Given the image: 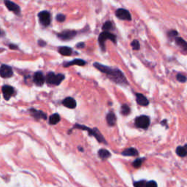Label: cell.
Masks as SVG:
<instances>
[{
	"mask_svg": "<svg viewBox=\"0 0 187 187\" xmlns=\"http://www.w3.org/2000/svg\"><path fill=\"white\" fill-rule=\"evenodd\" d=\"M76 35V32L73 30H66L58 35V37L62 40H68L73 39Z\"/></svg>",
	"mask_w": 187,
	"mask_h": 187,
	"instance_id": "9",
	"label": "cell"
},
{
	"mask_svg": "<svg viewBox=\"0 0 187 187\" xmlns=\"http://www.w3.org/2000/svg\"><path fill=\"white\" fill-rule=\"evenodd\" d=\"M136 101L140 105L142 106H147L149 104V102L147 99L146 97L142 94H136Z\"/></svg>",
	"mask_w": 187,
	"mask_h": 187,
	"instance_id": "14",
	"label": "cell"
},
{
	"mask_svg": "<svg viewBox=\"0 0 187 187\" xmlns=\"http://www.w3.org/2000/svg\"><path fill=\"white\" fill-rule=\"evenodd\" d=\"M63 104L68 108L73 109L76 107V101L72 97H67L63 101Z\"/></svg>",
	"mask_w": 187,
	"mask_h": 187,
	"instance_id": "13",
	"label": "cell"
},
{
	"mask_svg": "<svg viewBox=\"0 0 187 187\" xmlns=\"http://www.w3.org/2000/svg\"><path fill=\"white\" fill-rule=\"evenodd\" d=\"M143 159H137L133 163H132V165L135 168H139L143 164Z\"/></svg>",
	"mask_w": 187,
	"mask_h": 187,
	"instance_id": "26",
	"label": "cell"
},
{
	"mask_svg": "<svg viewBox=\"0 0 187 187\" xmlns=\"http://www.w3.org/2000/svg\"><path fill=\"white\" fill-rule=\"evenodd\" d=\"M65 18H66L65 16H64V15H63V14H59L58 16H56L57 20H58V21H59V22H63L64 20H65Z\"/></svg>",
	"mask_w": 187,
	"mask_h": 187,
	"instance_id": "31",
	"label": "cell"
},
{
	"mask_svg": "<svg viewBox=\"0 0 187 187\" xmlns=\"http://www.w3.org/2000/svg\"><path fill=\"white\" fill-rule=\"evenodd\" d=\"M177 80H179V81L181 82V83H185L187 80V78L186 76H183V75L181 74H179L177 75Z\"/></svg>",
	"mask_w": 187,
	"mask_h": 187,
	"instance_id": "28",
	"label": "cell"
},
{
	"mask_svg": "<svg viewBox=\"0 0 187 187\" xmlns=\"http://www.w3.org/2000/svg\"><path fill=\"white\" fill-rule=\"evenodd\" d=\"M177 35L178 32L175 30H172L168 32V37H176Z\"/></svg>",
	"mask_w": 187,
	"mask_h": 187,
	"instance_id": "32",
	"label": "cell"
},
{
	"mask_svg": "<svg viewBox=\"0 0 187 187\" xmlns=\"http://www.w3.org/2000/svg\"><path fill=\"white\" fill-rule=\"evenodd\" d=\"M98 154L99 157L102 159H106L109 158V157H110V153L106 149H100L99 151Z\"/></svg>",
	"mask_w": 187,
	"mask_h": 187,
	"instance_id": "22",
	"label": "cell"
},
{
	"mask_svg": "<svg viewBox=\"0 0 187 187\" xmlns=\"http://www.w3.org/2000/svg\"><path fill=\"white\" fill-rule=\"evenodd\" d=\"M145 187H157V184L154 181H151L146 183Z\"/></svg>",
	"mask_w": 187,
	"mask_h": 187,
	"instance_id": "30",
	"label": "cell"
},
{
	"mask_svg": "<svg viewBox=\"0 0 187 187\" xmlns=\"http://www.w3.org/2000/svg\"><path fill=\"white\" fill-rule=\"evenodd\" d=\"M121 113L123 115V116H127L130 113V108L127 104H123L121 107Z\"/></svg>",
	"mask_w": 187,
	"mask_h": 187,
	"instance_id": "24",
	"label": "cell"
},
{
	"mask_svg": "<svg viewBox=\"0 0 187 187\" xmlns=\"http://www.w3.org/2000/svg\"><path fill=\"white\" fill-rule=\"evenodd\" d=\"M122 155L127 156V157H135L138 155V151L134 148H129L126 149L122 152Z\"/></svg>",
	"mask_w": 187,
	"mask_h": 187,
	"instance_id": "16",
	"label": "cell"
},
{
	"mask_svg": "<svg viewBox=\"0 0 187 187\" xmlns=\"http://www.w3.org/2000/svg\"><path fill=\"white\" fill-rule=\"evenodd\" d=\"M176 154L181 157H186L187 155V145L184 146H179L176 148Z\"/></svg>",
	"mask_w": 187,
	"mask_h": 187,
	"instance_id": "18",
	"label": "cell"
},
{
	"mask_svg": "<svg viewBox=\"0 0 187 187\" xmlns=\"http://www.w3.org/2000/svg\"><path fill=\"white\" fill-rule=\"evenodd\" d=\"M78 149H79V150H80V151H83V148H80V147H78Z\"/></svg>",
	"mask_w": 187,
	"mask_h": 187,
	"instance_id": "36",
	"label": "cell"
},
{
	"mask_svg": "<svg viewBox=\"0 0 187 187\" xmlns=\"http://www.w3.org/2000/svg\"><path fill=\"white\" fill-rule=\"evenodd\" d=\"M113 28V26H112V23L110 21H107L105 22L104 25L102 26V29L104 31V32H108V31H110V29H112Z\"/></svg>",
	"mask_w": 187,
	"mask_h": 187,
	"instance_id": "25",
	"label": "cell"
},
{
	"mask_svg": "<svg viewBox=\"0 0 187 187\" xmlns=\"http://www.w3.org/2000/svg\"><path fill=\"white\" fill-rule=\"evenodd\" d=\"M110 40L113 42L116 43V37L115 35L110 33V32H103L99 36V43L100 47H101L102 50L103 51H105V45H104V42H105L106 40Z\"/></svg>",
	"mask_w": 187,
	"mask_h": 187,
	"instance_id": "3",
	"label": "cell"
},
{
	"mask_svg": "<svg viewBox=\"0 0 187 187\" xmlns=\"http://www.w3.org/2000/svg\"><path fill=\"white\" fill-rule=\"evenodd\" d=\"M42 40H40V41H39V45H42V46H44V45H46V43H45V42H42Z\"/></svg>",
	"mask_w": 187,
	"mask_h": 187,
	"instance_id": "35",
	"label": "cell"
},
{
	"mask_svg": "<svg viewBox=\"0 0 187 187\" xmlns=\"http://www.w3.org/2000/svg\"><path fill=\"white\" fill-rule=\"evenodd\" d=\"M150 119L146 116H140L135 119V125L142 129H147L149 126Z\"/></svg>",
	"mask_w": 187,
	"mask_h": 187,
	"instance_id": "5",
	"label": "cell"
},
{
	"mask_svg": "<svg viewBox=\"0 0 187 187\" xmlns=\"http://www.w3.org/2000/svg\"><path fill=\"white\" fill-rule=\"evenodd\" d=\"M60 121V116L57 113H54V114L51 115L50 116V119H49V122L51 124H56L57 123Z\"/></svg>",
	"mask_w": 187,
	"mask_h": 187,
	"instance_id": "23",
	"label": "cell"
},
{
	"mask_svg": "<svg viewBox=\"0 0 187 187\" xmlns=\"http://www.w3.org/2000/svg\"><path fill=\"white\" fill-rule=\"evenodd\" d=\"M4 4H5L6 7H7L8 10L14 12L16 14H19V13H20V7H19V6L18 5V4H16V3L10 1H4Z\"/></svg>",
	"mask_w": 187,
	"mask_h": 187,
	"instance_id": "12",
	"label": "cell"
},
{
	"mask_svg": "<svg viewBox=\"0 0 187 187\" xmlns=\"http://www.w3.org/2000/svg\"><path fill=\"white\" fill-rule=\"evenodd\" d=\"M94 67L98 69L100 72L104 73L107 76V77L111 80L114 81L115 83L120 84L121 86H126L127 85V80L125 78L121 70L117 69H112L110 67L104 66L103 64H99V63H94Z\"/></svg>",
	"mask_w": 187,
	"mask_h": 187,
	"instance_id": "1",
	"label": "cell"
},
{
	"mask_svg": "<svg viewBox=\"0 0 187 187\" xmlns=\"http://www.w3.org/2000/svg\"><path fill=\"white\" fill-rule=\"evenodd\" d=\"M86 64V61H83L82 59H75L73 61H70V62H67V64H64V67H69V66L71 65H79V66H83Z\"/></svg>",
	"mask_w": 187,
	"mask_h": 187,
	"instance_id": "19",
	"label": "cell"
},
{
	"mask_svg": "<svg viewBox=\"0 0 187 187\" xmlns=\"http://www.w3.org/2000/svg\"><path fill=\"white\" fill-rule=\"evenodd\" d=\"M145 184H146V182L145 181H140L135 182L134 186L135 187H145Z\"/></svg>",
	"mask_w": 187,
	"mask_h": 187,
	"instance_id": "29",
	"label": "cell"
},
{
	"mask_svg": "<svg viewBox=\"0 0 187 187\" xmlns=\"http://www.w3.org/2000/svg\"><path fill=\"white\" fill-rule=\"evenodd\" d=\"M30 112L32 114V116L35 118H37V119H47L46 114L44 113L42 111H40V110H35V109H31Z\"/></svg>",
	"mask_w": 187,
	"mask_h": 187,
	"instance_id": "15",
	"label": "cell"
},
{
	"mask_svg": "<svg viewBox=\"0 0 187 187\" xmlns=\"http://www.w3.org/2000/svg\"><path fill=\"white\" fill-rule=\"evenodd\" d=\"M13 74V70L11 67L6 64H3L0 67V76L4 78H10Z\"/></svg>",
	"mask_w": 187,
	"mask_h": 187,
	"instance_id": "8",
	"label": "cell"
},
{
	"mask_svg": "<svg viewBox=\"0 0 187 187\" xmlns=\"http://www.w3.org/2000/svg\"><path fill=\"white\" fill-rule=\"evenodd\" d=\"M10 48H11V49H17L18 47L16 46V45H10Z\"/></svg>",
	"mask_w": 187,
	"mask_h": 187,
	"instance_id": "34",
	"label": "cell"
},
{
	"mask_svg": "<svg viewBox=\"0 0 187 187\" xmlns=\"http://www.w3.org/2000/svg\"><path fill=\"white\" fill-rule=\"evenodd\" d=\"M59 51L60 54L63 56H70L72 54V49L69 47L67 46H64V47H61V48L59 49Z\"/></svg>",
	"mask_w": 187,
	"mask_h": 187,
	"instance_id": "21",
	"label": "cell"
},
{
	"mask_svg": "<svg viewBox=\"0 0 187 187\" xmlns=\"http://www.w3.org/2000/svg\"><path fill=\"white\" fill-rule=\"evenodd\" d=\"M1 90H2L4 98L6 100H8L13 96V94H14V89L10 86H4L2 89H1Z\"/></svg>",
	"mask_w": 187,
	"mask_h": 187,
	"instance_id": "10",
	"label": "cell"
},
{
	"mask_svg": "<svg viewBox=\"0 0 187 187\" xmlns=\"http://www.w3.org/2000/svg\"><path fill=\"white\" fill-rule=\"evenodd\" d=\"M116 16H117L119 19H121V20H132V16H131L129 12L127 10H125V9L123 8L118 9L116 12Z\"/></svg>",
	"mask_w": 187,
	"mask_h": 187,
	"instance_id": "7",
	"label": "cell"
},
{
	"mask_svg": "<svg viewBox=\"0 0 187 187\" xmlns=\"http://www.w3.org/2000/svg\"><path fill=\"white\" fill-rule=\"evenodd\" d=\"M34 82L38 86H41L45 83V77L40 72H37L34 76Z\"/></svg>",
	"mask_w": 187,
	"mask_h": 187,
	"instance_id": "11",
	"label": "cell"
},
{
	"mask_svg": "<svg viewBox=\"0 0 187 187\" xmlns=\"http://www.w3.org/2000/svg\"><path fill=\"white\" fill-rule=\"evenodd\" d=\"M84 46H85V44L83 43V42H81V43H78L77 45H76V47H77L78 48H82Z\"/></svg>",
	"mask_w": 187,
	"mask_h": 187,
	"instance_id": "33",
	"label": "cell"
},
{
	"mask_svg": "<svg viewBox=\"0 0 187 187\" xmlns=\"http://www.w3.org/2000/svg\"><path fill=\"white\" fill-rule=\"evenodd\" d=\"M64 79V76L62 74L56 75L54 73H49L47 75V83L51 85H59Z\"/></svg>",
	"mask_w": 187,
	"mask_h": 187,
	"instance_id": "4",
	"label": "cell"
},
{
	"mask_svg": "<svg viewBox=\"0 0 187 187\" xmlns=\"http://www.w3.org/2000/svg\"><path fill=\"white\" fill-rule=\"evenodd\" d=\"M176 43L185 51H187V42L181 37H177L176 39Z\"/></svg>",
	"mask_w": 187,
	"mask_h": 187,
	"instance_id": "20",
	"label": "cell"
},
{
	"mask_svg": "<svg viewBox=\"0 0 187 187\" xmlns=\"http://www.w3.org/2000/svg\"><path fill=\"white\" fill-rule=\"evenodd\" d=\"M132 47V49L133 50H139L140 47V45L139 41L137 40H135L132 41V44H131Z\"/></svg>",
	"mask_w": 187,
	"mask_h": 187,
	"instance_id": "27",
	"label": "cell"
},
{
	"mask_svg": "<svg viewBox=\"0 0 187 187\" xmlns=\"http://www.w3.org/2000/svg\"><path fill=\"white\" fill-rule=\"evenodd\" d=\"M106 119H107V122L109 126H114L115 123H116V117L113 113H109L107 115Z\"/></svg>",
	"mask_w": 187,
	"mask_h": 187,
	"instance_id": "17",
	"label": "cell"
},
{
	"mask_svg": "<svg viewBox=\"0 0 187 187\" xmlns=\"http://www.w3.org/2000/svg\"><path fill=\"white\" fill-rule=\"evenodd\" d=\"M38 17H39L41 24L43 26H47L51 23V14L49 12L45 11V10L40 12L38 14Z\"/></svg>",
	"mask_w": 187,
	"mask_h": 187,
	"instance_id": "6",
	"label": "cell"
},
{
	"mask_svg": "<svg viewBox=\"0 0 187 187\" xmlns=\"http://www.w3.org/2000/svg\"><path fill=\"white\" fill-rule=\"evenodd\" d=\"M75 127H77L78 129H83V130H86L89 132V135H92V136H94L97 140L99 143H107V142L104 140V137L101 135V133L99 132V131L97 129V128H94V129H90V128L87 127L86 126H83V125H80V124H76L75 126Z\"/></svg>",
	"mask_w": 187,
	"mask_h": 187,
	"instance_id": "2",
	"label": "cell"
}]
</instances>
